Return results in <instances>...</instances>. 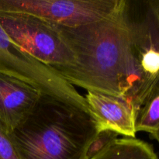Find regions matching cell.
<instances>
[{"mask_svg":"<svg viewBox=\"0 0 159 159\" xmlns=\"http://www.w3.org/2000/svg\"><path fill=\"white\" fill-rule=\"evenodd\" d=\"M120 0H0V12L34 16L58 26L75 27L99 21Z\"/></svg>","mask_w":159,"mask_h":159,"instance_id":"cell-5","label":"cell"},{"mask_svg":"<svg viewBox=\"0 0 159 159\" xmlns=\"http://www.w3.org/2000/svg\"><path fill=\"white\" fill-rule=\"evenodd\" d=\"M125 12L127 44L122 97L136 114L159 85V0H125Z\"/></svg>","mask_w":159,"mask_h":159,"instance_id":"cell-3","label":"cell"},{"mask_svg":"<svg viewBox=\"0 0 159 159\" xmlns=\"http://www.w3.org/2000/svg\"><path fill=\"white\" fill-rule=\"evenodd\" d=\"M0 25L17 46L52 69L75 62L57 25L34 16L6 12H0Z\"/></svg>","mask_w":159,"mask_h":159,"instance_id":"cell-4","label":"cell"},{"mask_svg":"<svg viewBox=\"0 0 159 159\" xmlns=\"http://www.w3.org/2000/svg\"><path fill=\"white\" fill-rule=\"evenodd\" d=\"M99 134L90 113L42 95L9 135L19 159H87Z\"/></svg>","mask_w":159,"mask_h":159,"instance_id":"cell-2","label":"cell"},{"mask_svg":"<svg viewBox=\"0 0 159 159\" xmlns=\"http://www.w3.org/2000/svg\"><path fill=\"white\" fill-rule=\"evenodd\" d=\"M159 127V85L152 92L135 116V129L151 135Z\"/></svg>","mask_w":159,"mask_h":159,"instance_id":"cell-9","label":"cell"},{"mask_svg":"<svg viewBox=\"0 0 159 159\" xmlns=\"http://www.w3.org/2000/svg\"><path fill=\"white\" fill-rule=\"evenodd\" d=\"M99 133L113 132L125 138H135V110L124 97L89 92L85 96Z\"/></svg>","mask_w":159,"mask_h":159,"instance_id":"cell-7","label":"cell"},{"mask_svg":"<svg viewBox=\"0 0 159 159\" xmlns=\"http://www.w3.org/2000/svg\"><path fill=\"white\" fill-rule=\"evenodd\" d=\"M0 159H19L9 133L0 124Z\"/></svg>","mask_w":159,"mask_h":159,"instance_id":"cell-10","label":"cell"},{"mask_svg":"<svg viewBox=\"0 0 159 159\" xmlns=\"http://www.w3.org/2000/svg\"><path fill=\"white\" fill-rule=\"evenodd\" d=\"M34 85L16 77L0 72V124L13 131L34 110L42 96Z\"/></svg>","mask_w":159,"mask_h":159,"instance_id":"cell-6","label":"cell"},{"mask_svg":"<svg viewBox=\"0 0 159 159\" xmlns=\"http://www.w3.org/2000/svg\"><path fill=\"white\" fill-rule=\"evenodd\" d=\"M58 28L75 62L55 71L70 85L87 93L122 97L127 44L125 0H120L114 12L99 21Z\"/></svg>","mask_w":159,"mask_h":159,"instance_id":"cell-1","label":"cell"},{"mask_svg":"<svg viewBox=\"0 0 159 159\" xmlns=\"http://www.w3.org/2000/svg\"><path fill=\"white\" fill-rule=\"evenodd\" d=\"M87 159H158L153 147L136 138H115Z\"/></svg>","mask_w":159,"mask_h":159,"instance_id":"cell-8","label":"cell"},{"mask_svg":"<svg viewBox=\"0 0 159 159\" xmlns=\"http://www.w3.org/2000/svg\"><path fill=\"white\" fill-rule=\"evenodd\" d=\"M152 137L154 138V139H155L156 141H158V143H159V127H158V130H157L155 132V133L152 134Z\"/></svg>","mask_w":159,"mask_h":159,"instance_id":"cell-11","label":"cell"}]
</instances>
